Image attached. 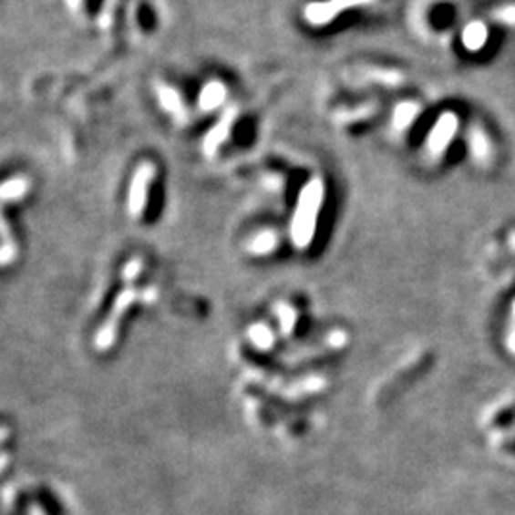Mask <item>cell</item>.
Masks as SVG:
<instances>
[{"label": "cell", "mask_w": 515, "mask_h": 515, "mask_svg": "<svg viewBox=\"0 0 515 515\" xmlns=\"http://www.w3.org/2000/svg\"><path fill=\"white\" fill-rule=\"evenodd\" d=\"M417 117V108L410 106V103H403L396 109V127L405 129L408 127V122Z\"/></svg>", "instance_id": "cell-9"}, {"label": "cell", "mask_w": 515, "mask_h": 515, "mask_svg": "<svg viewBox=\"0 0 515 515\" xmlns=\"http://www.w3.org/2000/svg\"><path fill=\"white\" fill-rule=\"evenodd\" d=\"M233 118H235V111H228L225 113L218 125L209 132V136H206L204 139V151L209 153V155H214L218 151V148L221 146V143L225 141V138L230 136V130H232V125H233Z\"/></svg>", "instance_id": "cell-5"}, {"label": "cell", "mask_w": 515, "mask_h": 515, "mask_svg": "<svg viewBox=\"0 0 515 515\" xmlns=\"http://www.w3.org/2000/svg\"><path fill=\"white\" fill-rule=\"evenodd\" d=\"M159 98H160V103L164 106V109L174 113V115H180V113H181L180 96H178L172 88H160V90H159Z\"/></svg>", "instance_id": "cell-8"}, {"label": "cell", "mask_w": 515, "mask_h": 515, "mask_svg": "<svg viewBox=\"0 0 515 515\" xmlns=\"http://www.w3.org/2000/svg\"><path fill=\"white\" fill-rule=\"evenodd\" d=\"M27 191V181L22 178H12L8 181H5L3 185V199L5 201H14L19 199Z\"/></svg>", "instance_id": "cell-7"}, {"label": "cell", "mask_w": 515, "mask_h": 515, "mask_svg": "<svg viewBox=\"0 0 515 515\" xmlns=\"http://www.w3.org/2000/svg\"><path fill=\"white\" fill-rule=\"evenodd\" d=\"M153 176H155V169L149 162L141 164L139 169H136L132 183H130V191H129V209L132 216H139L143 209H146L148 191H149V183Z\"/></svg>", "instance_id": "cell-2"}, {"label": "cell", "mask_w": 515, "mask_h": 515, "mask_svg": "<svg viewBox=\"0 0 515 515\" xmlns=\"http://www.w3.org/2000/svg\"><path fill=\"white\" fill-rule=\"evenodd\" d=\"M273 235L272 233H262V235H258L256 239H254V242H252V249L254 251H270L272 246H273Z\"/></svg>", "instance_id": "cell-10"}, {"label": "cell", "mask_w": 515, "mask_h": 515, "mask_svg": "<svg viewBox=\"0 0 515 515\" xmlns=\"http://www.w3.org/2000/svg\"><path fill=\"white\" fill-rule=\"evenodd\" d=\"M225 99V87L218 80H212L206 85L199 96V108L202 111H212L216 108H220Z\"/></svg>", "instance_id": "cell-6"}, {"label": "cell", "mask_w": 515, "mask_h": 515, "mask_svg": "<svg viewBox=\"0 0 515 515\" xmlns=\"http://www.w3.org/2000/svg\"><path fill=\"white\" fill-rule=\"evenodd\" d=\"M323 197H324V188L319 178L307 181L304 185V190L300 191L293 228H291L293 239L298 246H305L309 241H312L317 223V214L323 204Z\"/></svg>", "instance_id": "cell-1"}, {"label": "cell", "mask_w": 515, "mask_h": 515, "mask_svg": "<svg viewBox=\"0 0 515 515\" xmlns=\"http://www.w3.org/2000/svg\"><path fill=\"white\" fill-rule=\"evenodd\" d=\"M370 0H324V3H312L305 8V17L312 26H326L333 22V17L344 12L345 8L366 5Z\"/></svg>", "instance_id": "cell-3"}, {"label": "cell", "mask_w": 515, "mask_h": 515, "mask_svg": "<svg viewBox=\"0 0 515 515\" xmlns=\"http://www.w3.org/2000/svg\"><path fill=\"white\" fill-rule=\"evenodd\" d=\"M455 127H457V122L450 115H445V117L439 118V122L434 127V130H431V134L427 138V148H429L431 153H434V155L441 153L447 148L448 139L452 138V134H455Z\"/></svg>", "instance_id": "cell-4"}]
</instances>
